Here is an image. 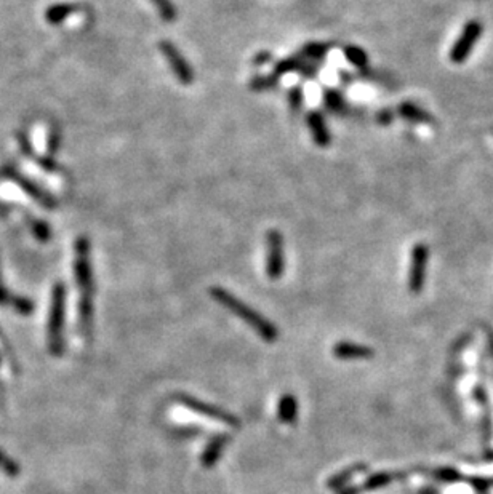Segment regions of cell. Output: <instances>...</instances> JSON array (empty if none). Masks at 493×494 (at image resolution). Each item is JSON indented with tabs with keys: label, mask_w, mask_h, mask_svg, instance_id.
<instances>
[{
	"label": "cell",
	"mask_w": 493,
	"mask_h": 494,
	"mask_svg": "<svg viewBox=\"0 0 493 494\" xmlns=\"http://www.w3.org/2000/svg\"><path fill=\"white\" fill-rule=\"evenodd\" d=\"M74 275L79 287V326L84 336H89L94 326V299L95 280L90 263V242L87 237L76 240V259H74Z\"/></svg>",
	"instance_id": "6da1fadb"
},
{
	"label": "cell",
	"mask_w": 493,
	"mask_h": 494,
	"mask_svg": "<svg viewBox=\"0 0 493 494\" xmlns=\"http://www.w3.org/2000/svg\"><path fill=\"white\" fill-rule=\"evenodd\" d=\"M210 296L218 304L226 307L227 311H231L234 316L244 320V322L249 325L250 328H254L256 335L261 336L264 341L274 343L276 339L279 338V330H277L274 323H271L266 317L261 316L260 312H256L255 309H251L249 304H245L244 301L236 298V296L227 292V289L221 287H213L210 288Z\"/></svg>",
	"instance_id": "7a4b0ae2"
},
{
	"label": "cell",
	"mask_w": 493,
	"mask_h": 494,
	"mask_svg": "<svg viewBox=\"0 0 493 494\" xmlns=\"http://www.w3.org/2000/svg\"><path fill=\"white\" fill-rule=\"evenodd\" d=\"M66 312V288L63 283H57L52 289L50 314H48V349L50 354L60 357L64 350L63 326Z\"/></svg>",
	"instance_id": "3957f363"
},
{
	"label": "cell",
	"mask_w": 493,
	"mask_h": 494,
	"mask_svg": "<svg viewBox=\"0 0 493 494\" xmlns=\"http://www.w3.org/2000/svg\"><path fill=\"white\" fill-rule=\"evenodd\" d=\"M176 400L180 401L181 405L186 406V408H189L191 411L197 413V415H202V416H205V418L215 419V421H217V423L226 424V425H230V427H234V429L240 427V419L237 416H234L232 413L226 411L223 408H220V406H217V405L205 403V401L191 397V395H186V394L178 395Z\"/></svg>",
	"instance_id": "277c9868"
},
{
	"label": "cell",
	"mask_w": 493,
	"mask_h": 494,
	"mask_svg": "<svg viewBox=\"0 0 493 494\" xmlns=\"http://www.w3.org/2000/svg\"><path fill=\"white\" fill-rule=\"evenodd\" d=\"M285 270L283 236L277 229L266 234V274L271 280H279Z\"/></svg>",
	"instance_id": "5b68a950"
},
{
	"label": "cell",
	"mask_w": 493,
	"mask_h": 494,
	"mask_svg": "<svg viewBox=\"0 0 493 494\" xmlns=\"http://www.w3.org/2000/svg\"><path fill=\"white\" fill-rule=\"evenodd\" d=\"M482 33H484L482 23L477 20H471L463 28V30H461L457 42L453 43L452 50H450V59H452V63L461 64L463 61H466V58L470 57L472 52V47L476 45Z\"/></svg>",
	"instance_id": "8992f818"
},
{
	"label": "cell",
	"mask_w": 493,
	"mask_h": 494,
	"mask_svg": "<svg viewBox=\"0 0 493 494\" xmlns=\"http://www.w3.org/2000/svg\"><path fill=\"white\" fill-rule=\"evenodd\" d=\"M159 48L165 57V59H167V63L171 67V71H174L176 79L184 85L193 84L196 77L193 67H191L188 59L183 57V53L178 50L174 43L170 40H162L159 43Z\"/></svg>",
	"instance_id": "52a82bcc"
},
{
	"label": "cell",
	"mask_w": 493,
	"mask_h": 494,
	"mask_svg": "<svg viewBox=\"0 0 493 494\" xmlns=\"http://www.w3.org/2000/svg\"><path fill=\"white\" fill-rule=\"evenodd\" d=\"M4 173H5V175H7V178L10 179V181L16 183L18 186H20L24 190V193H26L30 197V199L39 203L40 207L48 208V209L57 208V200H55L53 197L47 193V190H44L42 188L37 186L34 181H30L29 178L21 175L20 171L15 170V168H11V166H7V168L4 170Z\"/></svg>",
	"instance_id": "ba28073f"
},
{
	"label": "cell",
	"mask_w": 493,
	"mask_h": 494,
	"mask_svg": "<svg viewBox=\"0 0 493 494\" xmlns=\"http://www.w3.org/2000/svg\"><path fill=\"white\" fill-rule=\"evenodd\" d=\"M428 258H429V248L424 243H416L414 248H412L410 270H409V288L412 293H418L424 285Z\"/></svg>",
	"instance_id": "9c48e42d"
},
{
	"label": "cell",
	"mask_w": 493,
	"mask_h": 494,
	"mask_svg": "<svg viewBox=\"0 0 493 494\" xmlns=\"http://www.w3.org/2000/svg\"><path fill=\"white\" fill-rule=\"evenodd\" d=\"M306 123L307 128L312 134L314 143L320 147H327L332 143V133L329 127H327V120L324 114L320 110H310L306 115Z\"/></svg>",
	"instance_id": "30bf717a"
},
{
	"label": "cell",
	"mask_w": 493,
	"mask_h": 494,
	"mask_svg": "<svg viewBox=\"0 0 493 494\" xmlns=\"http://www.w3.org/2000/svg\"><path fill=\"white\" fill-rule=\"evenodd\" d=\"M334 355L338 360H367L373 355V350L367 345L340 341L334 345Z\"/></svg>",
	"instance_id": "8fae6325"
},
{
	"label": "cell",
	"mask_w": 493,
	"mask_h": 494,
	"mask_svg": "<svg viewBox=\"0 0 493 494\" xmlns=\"http://www.w3.org/2000/svg\"><path fill=\"white\" fill-rule=\"evenodd\" d=\"M230 440H231V437L226 435V434H218V435H215L213 438H210V442L207 443V447L202 453V458H200L202 466L205 469H210L217 464L221 458V454H223V452H225L226 444L230 443Z\"/></svg>",
	"instance_id": "7c38bea8"
},
{
	"label": "cell",
	"mask_w": 493,
	"mask_h": 494,
	"mask_svg": "<svg viewBox=\"0 0 493 494\" xmlns=\"http://www.w3.org/2000/svg\"><path fill=\"white\" fill-rule=\"evenodd\" d=\"M0 306H10L13 307L18 314L21 316H28V314L33 312V302L26 298H21V296L11 294L7 288L4 285V277L2 270H0Z\"/></svg>",
	"instance_id": "4fadbf2b"
},
{
	"label": "cell",
	"mask_w": 493,
	"mask_h": 494,
	"mask_svg": "<svg viewBox=\"0 0 493 494\" xmlns=\"http://www.w3.org/2000/svg\"><path fill=\"white\" fill-rule=\"evenodd\" d=\"M322 101L325 109L329 110V113L335 114V115H344L348 114V103L346 98L341 93L340 90L336 88H325L322 93Z\"/></svg>",
	"instance_id": "5bb4252c"
},
{
	"label": "cell",
	"mask_w": 493,
	"mask_h": 494,
	"mask_svg": "<svg viewBox=\"0 0 493 494\" xmlns=\"http://www.w3.org/2000/svg\"><path fill=\"white\" fill-rule=\"evenodd\" d=\"M277 416L283 424H293L298 416V400L292 394H283L277 406Z\"/></svg>",
	"instance_id": "9a60e30c"
},
{
	"label": "cell",
	"mask_w": 493,
	"mask_h": 494,
	"mask_svg": "<svg viewBox=\"0 0 493 494\" xmlns=\"http://www.w3.org/2000/svg\"><path fill=\"white\" fill-rule=\"evenodd\" d=\"M367 466L366 464H354V466H351L348 469H344L343 472L340 473H335L334 477H330L329 480H327V488L332 491H336V490H343V488H346L348 483H349V480L356 477L357 473H361L362 471H366Z\"/></svg>",
	"instance_id": "2e32d148"
},
{
	"label": "cell",
	"mask_w": 493,
	"mask_h": 494,
	"mask_svg": "<svg viewBox=\"0 0 493 494\" xmlns=\"http://www.w3.org/2000/svg\"><path fill=\"white\" fill-rule=\"evenodd\" d=\"M397 113L400 117H402V119L414 122V123L433 122V117H431L426 110L421 109L420 106H416V104H414V103H409V101L400 104V106L397 108Z\"/></svg>",
	"instance_id": "e0dca14e"
},
{
	"label": "cell",
	"mask_w": 493,
	"mask_h": 494,
	"mask_svg": "<svg viewBox=\"0 0 493 494\" xmlns=\"http://www.w3.org/2000/svg\"><path fill=\"white\" fill-rule=\"evenodd\" d=\"M280 84V77H277L276 74H256L250 79V90L256 91V93H263V91H273Z\"/></svg>",
	"instance_id": "ac0fdd59"
},
{
	"label": "cell",
	"mask_w": 493,
	"mask_h": 494,
	"mask_svg": "<svg viewBox=\"0 0 493 494\" xmlns=\"http://www.w3.org/2000/svg\"><path fill=\"white\" fill-rule=\"evenodd\" d=\"M79 7L76 4H57L48 7L45 11V20L50 24H60L63 23L67 16L76 13Z\"/></svg>",
	"instance_id": "d6986e66"
},
{
	"label": "cell",
	"mask_w": 493,
	"mask_h": 494,
	"mask_svg": "<svg viewBox=\"0 0 493 494\" xmlns=\"http://www.w3.org/2000/svg\"><path fill=\"white\" fill-rule=\"evenodd\" d=\"M334 48L332 43H322V42H311L306 43V45L301 48L300 54L307 61H312V63H317V61H322L329 52Z\"/></svg>",
	"instance_id": "ffe728a7"
},
{
	"label": "cell",
	"mask_w": 493,
	"mask_h": 494,
	"mask_svg": "<svg viewBox=\"0 0 493 494\" xmlns=\"http://www.w3.org/2000/svg\"><path fill=\"white\" fill-rule=\"evenodd\" d=\"M305 58L301 57V54H292V57H288V58H283L280 61H277V63L274 64V69H273V74H276L277 77H282V76H285V74H292V72H300L301 69V66L305 64Z\"/></svg>",
	"instance_id": "44dd1931"
},
{
	"label": "cell",
	"mask_w": 493,
	"mask_h": 494,
	"mask_svg": "<svg viewBox=\"0 0 493 494\" xmlns=\"http://www.w3.org/2000/svg\"><path fill=\"white\" fill-rule=\"evenodd\" d=\"M344 58H346L351 64L356 66L357 69H367L368 66V54L366 53V50L357 45H346L343 48Z\"/></svg>",
	"instance_id": "7402d4cb"
},
{
	"label": "cell",
	"mask_w": 493,
	"mask_h": 494,
	"mask_svg": "<svg viewBox=\"0 0 493 494\" xmlns=\"http://www.w3.org/2000/svg\"><path fill=\"white\" fill-rule=\"evenodd\" d=\"M392 478H394V475H392V473H387V472L373 473V475H370V477L361 485V491H362V493H366V491L380 490V488H383V486H386V485H390L391 481H392Z\"/></svg>",
	"instance_id": "603a6c76"
},
{
	"label": "cell",
	"mask_w": 493,
	"mask_h": 494,
	"mask_svg": "<svg viewBox=\"0 0 493 494\" xmlns=\"http://www.w3.org/2000/svg\"><path fill=\"white\" fill-rule=\"evenodd\" d=\"M288 103H290V109L295 114L301 113V109L305 106V90L300 84L293 85L290 90H288Z\"/></svg>",
	"instance_id": "cb8c5ba5"
},
{
	"label": "cell",
	"mask_w": 493,
	"mask_h": 494,
	"mask_svg": "<svg viewBox=\"0 0 493 494\" xmlns=\"http://www.w3.org/2000/svg\"><path fill=\"white\" fill-rule=\"evenodd\" d=\"M152 4L159 8V13L162 16L164 21H174L176 18V8L170 0H152Z\"/></svg>",
	"instance_id": "d4e9b609"
},
{
	"label": "cell",
	"mask_w": 493,
	"mask_h": 494,
	"mask_svg": "<svg viewBox=\"0 0 493 494\" xmlns=\"http://www.w3.org/2000/svg\"><path fill=\"white\" fill-rule=\"evenodd\" d=\"M0 344H2V347L5 349V352H7V358H8V362H10L11 369H13V372L16 373L18 372V362H16L15 352H13V349H11L8 339H7V336L4 335L2 330H0Z\"/></svg>",
	"instance_id": "484cf974"
},
{
	"label": "cell",
	"mask_w": 493,
	"mask_h": 494,
	"mask_svg": "<svg viewBox=\"0 0 493 494\" xmlns=\"http://www.w3.org/2000/svg\"><path fill=\"white\" fill-rule=\"evenodd\" d=\"M33 232L37 239L42 240V242H47V240L50 239V227H48V224L44 221H34Z\"/></svg>",
	"instance_id": "4316f807"
},
{
	"label": "cell",
	"mask_w": 493,
	"mask_h": 494,
	"mask_svg": "<svg viewBox=\"0 0 493 494\" xmlns=\"http://www.w3.org/2000/svg\"><path fill=\"white\" fill-rule=\"evenodd\" d=\"M300 76L303 77V79H317V74H319V64L317 63H312V61H305V64L301 66V69H300Z\"/></svg>",
	"instance_id": "83f0119b"
},
{
	"label": "cell",
	"mask_w": 493,
	"mask_h": 494,
	"mask_svg": "<svg viewBox=\"0 0 493 494\" xmlns=\"http://www.w3.org/2000/svg\"><path fill=\"white\" fill-rule=\"evenodd\" d=\"M0 467H2L8 475H11V477H16L18 471H20L18 464H15V462L11 461L10 458H7V456H5L2 452H0Z\"/></svg>",
	"instance_id": "f1b7e54d"
},
{
	"label": "cell",
	"mask_w": 493,
	"mask_h": 494,
	"mask_svg": "<svg viewBox=\"0 0 493 494\" xmlns=\"http://www.w3.org/2000/svg\"><path fill=\"white\" fill-rule=\"evenodd\" d=\"M273 59H274L273 53L268 52V50H261V52H258L255 54L254 61H251V63H254L255 67H263V66H266L269 63H273Z\"/></svg>",
	"instance_id": "f546056e"
},
{
	"label": "cell",
	"mask_w": 493,
	"mask_h": 494,
	"mask_svg": "<svg viewBox=\"0 0 493 494\" xmlns=\"http://www.w3.org/2000/svg\"><path fill=\"white\" fill-rule=\"evenodd\" d=\"M394 114L391 109H381L377 113V122L380 125H387V123H391L394 120Z\"/></svg>",
	"instance_id": "4dcf8cb0"
},
{
	"label": "cell",
	"mask_w": 493,
	"mask_h": 494,
	"mask_svg": "<svg viewBox=\"0 0 493 494\" xmlns=\"http://www.w3.org/2000/svg\"><path fill=\"white\" fill-rule=\"evenodd\" d=\"M361 486H354V485H349L346 488H343V490L340 491V494H361Z\"/></svg>",
	"instance_id": "1f68e13d"
},
{
	"label": "cell",
	"mask_w": 493,
	"mask_h": 494,
	"mask_svg": "<svg viewBox=\"0 0 493 494\" xmlns=\"http://www.w3.org/2000/svg\"><path fill=\"white\" fill-rule=\"evenodd\" d=\"M4 406V391H2V382H0V410Z\"/></svg>",
	"instance_id": "d6a6232c"
}]
</instances>
